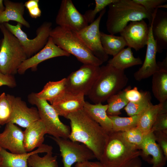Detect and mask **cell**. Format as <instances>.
Returning a JSON list of instances; mask_svg holds the SVG:
<instances>
[{
  "label": "cell",
  "mask_w": 167,
  "mask_h": 167,
  "mask_svg": "<svg viewBox=\"0 0 167 167\" xmlns=\"http://www.w3.org/2000/svg\"><path fill=\"white\" fill-rule=\"evenodd\" d=\"M71 133L68 139L82 143L89 148L99 161L108 133L83 109L70 114Z\"/></svg>",
  "instance_id": "obj_1"
},
{
  "label": "cell",
  "mask_w": 167,
  "mask_h": 167,
  "mask_svg": "<svg viewBox=\"0 0 167 167\" xmlns=\"http://www.w3.org/2000/svg\"><path fill=\"white\" fill-rule=\"evenodd\" d=\"M108 6L106 26L110 34L120 33L129 22L147 19L149 25L152 20L153 14L132 0H117Z\"/></svg>",
  "instance_id": "obj_2"
},
{
  "label": "cell",
  "mask_w": 167,
  "mask_h": 167,
  "mask_svg": "<svg viewBox=\"0 0 167 167\" xmlns=\"http://www.w3.org/2000/svg\"><path fill=\"white\" fill-rule=\"evenodd\" d=\"M128 80L124 70L108 63L100 67L99 74L87 96L94 104L102 103L123 90Z\"/></svg>",
  "instance_id": "obj_3"
},
{
  "label": "cell",
  "mask_w": 167,
  "mask_h": 167,
  "mask_svg": "<svg viewBox=\"0 0 167 167\" xmlns=\"http://www.w3.org/2000/svg\"><path fill=\"white\" fill-rule=\"evenodd\" d=\"M141 155L123 137L121 132L108 133L103 152L99 160L105 167H127Z\"/></svg>",
  "instance_id": "obj_4"
},
{
  "label": "cell",
  "mask_w": 167,
  "mask_h": 167,
  "mask_svg": "<svg viewBox=\"0 0 167 167\" xmlns=\"http://www.w3.org/2000/svg\"><path fill=\"white\" fill-rule=\"evenodd\" d=\"M0 29L3 36L0 41V71L13 75L27 57L18 40L3 24H1Z\"/></svg>",
  "instance_id": "obj_5"
},
{
  "label": "cell",
  "mask_w": 167,
  "mask_h": 167,
  "mask_svg": "<svg viewBox=\"0 0 167 167\" xmlns=\"http://www.w3.org/2000/svg\"><path fill=\"white\" fill-rule=\"evenodd\" d=\"M50 36L54 44L83 64L100 66L103 63L95 56L73 32L58 26L52 29Z\"/></svg>",
  "instance_id": "obj_6"
},
{
  "label": "cell",
  "mask_w": 167,
  "mask_h": 167,
  "mask_svg": "<svg viewBox=\"0 0 167 167\" xmlns=\"http://www.w3.org/2000/svg\"><path fill=\"white\" fill-rule=\"evenodd\" d=\"M28 100L31 104L37 107L40 120L45 126L47 134L55 138L68 139L70 127L60 121L59 115L51 104L37 97L34 92L28 95Z\"/></svg>",
  "instance_id": "obj_7"
},
{
  "label": "cell",
  "mask_w": 167,
  "mask_h": 167,
  "mask_svg": "<svg viewBox=\"0 0 167 167\" xmlns=\"http://www.w3.org/2000/svg\"><path fill=\"white\" fill-rule=\"evenodd\" d=\"M6 28L18 40L23 48L27 58L32 57L42 49L46 44L52 29V23L45 21L37 29L36 36L33 39L28 38L22 30V25L17 23L13 25L8 23L3 24Z\"/></svg>",
  "instance_id": "obj_8"
},
{
  "label": "cell",
  "mask_w": 167,
  "mask_h": 167,
  "mask_svg": "<svg viewBox=\"0 0 167 167\" xmlns=\"http://www.w3.org/2000/svg\"><path fill=\"white\" fill-rule=\"evenodd\" d=\"M100 69V66L83 64L66 78V91L87 96L99 74Z\"/></svg>",
  "instance_id": "obj_9"
},
{
  "label": "cell",
  "mask_w": 167,
  "mask_h": 167,
  "mask_svg": "<svg viewBox=\"0 0 167 167\" xmlns=\"http://www.w3.org/2000/svg\"><path fill=\"white\" fill-rule=\"evenodd\" d=\"M58 146L63 167H71L75 163L96 158L93 152L87 146L68 139L51 136Z\"/></svg>",
  "instance_id": "obj_10"
},
{
  "label": "cell",
  "mask_w": 167,
  "mask_h": 167,
  "mask_svg": "<svg viewBox=\"0 0 167 167\" xmlns=\"http://www.w3.org/2000/svg\"><path fill=\"white\" fill-rule=\"evenodd\" d=\"M105 11V8L100 12L98 17L92 22L80 31L73 32L93 55L103 63L108 60L109 55L105 53L101 45L99 26Z\"/></svg>",
  "instance_id": "obj_11"
},
{
  "label": "cell",
  "mask_w": 167,
  "mask_h": 167,
  "mask_svg": "<svg viewBox=\"0 0 167 167\" xmlns=\"http://www.w3.org/2000/svg\"><path fill=\"white\" fill-rule=\"evenodd\" d=\"M61 28L73 32H79L88 25L84 15L77 10L71 0H62L55 19Z\"/></svg>",
  "instance_id": "obj_12"
},
{
  "label": "cell",
  "mask_w": 167,
  "mask_h": 167,
  "mask_svg": "<svg viewBox=\"0 0 167 167\" xmlns=\"http://www.w3.org/2000/svg\"><path fill=\"white\" fill-rule=\"evenodd\" d=\"M149 26L144 20L130 22L119 33L127 46L138 51L147 45Z\"/></svg>",
  "instance_id": "obj_13"
},
{
  "label": "cell",
  "mask_w": 167,
  "mask_h": 167,
  "mask_svg": "<svg viewBox=\"0 0 167 167\" xmlns=\"http://www.w3.org/2000/svg\"><path fill=\"white\" fill-rule=\"evenodd\" d=\"M70 55V54L56 45L49 36L46 44L42 49L22 63L18 68L17 73L22 75L30 69L35 71L38 65L46 60L56 57H69Z\"/></svg>",
  "instance_id": "obj_14"
},
{
  "label": "cell",
  "mask_w": 167,
  "mask_h": 167,
  "mask_svg": "<svg viewBox=\"0 0 167 167\" xmlns=\"http://www.w3.org/2000/svg\"><path fill=\"white\" fill-rule=\"evenodd\" d=\"M12 113L9 122L27 128L33 122L40 119L36 108H29L19 97L11 95Z\"/></svg>",
  "instance_id": "obj_15"
},
{
  "label": "cell",
  "mask_w": 167,
  "mask_h": 167,
  "mask_svg": "<svg viewBox=\"0 0 167 167\" xmlns=\"http://www.w3.org/2000/svg\"><path fill=\"white\" fill-rule=\"evenodd\" d=\"M149 33L145 59L142 66L135 72L134 77L137 81L147 78L159 70L156 62V45L152 33V22L148 26Z\"/></svg>",
  "instance_id": "obj_16"
},
{
  "label": "cell",
  "mask_w": 167,
  "mask_h": 167,
  "mask_svg": "<svg viewBox=\"0 0 167 167\" xmlns=\"http://www.w3.org/2000/svg\"><path fill=\"white\" fill-rule=\"evenodd\" d=\"M24 131L14 124L8 122L0 133V147L9 150L12 153L27 152L24 144Z\"/></svg>",
  "instance_id": "obj_17"
},
{
  "label": "cell",
  "mask_w": 167,
  "mask_h": 167,
  "mask_svg": "<svg viewBox=\"0 0 167 167\" xmlns=\"http://www.w3.org/2000/svg\"><path fill=\"white\" fill-rule=\"evenodd\" d=\"M84 95L66 91L51 105L59 116L67 118L70 114L82 109L85 101Z\"/></svg>",
  "instance_id": "obj_18"
},
{
  "label": "cell",
  "mask_w": 167,
  "mask_h": 167,
  "mask_svg": "<svg viewBox=\"0 0 167 167\" xmlns=\"http://www.w3.org/2000/svg\"><path fill=\"white\" fill-rule=\"evenodd\" d=\"M53 148L52 146L43 144L34 151L16 154L8 152L0 147L1 156L0 167H28V160L30 156L35 153L52 152Z\"/></svg>",
  "instance_id": "obj_19"
},
{
  "label": "cell",
  "mask_w": 167,
  "mask_h": 167,
  "mask_svg": "<svg viewBox=\"0 0 167 167\" xmlns=\"http://www.w3.org/2000/svg\"><path fill=\"white\" fill-rule=\"evenodd\" d=\"M140 150L143 158L148 161L149 156H152L150 163L151 167H163L166 164L167 159L161 148L156 141L153 132L145 134Z\"/></svg>",
  "instance_id": "obj_20"
},
{
  "label": "cell",
  "mask_w": 167,
  "mask_h": 167,
  "mask_svg": "<svg viewBox=\"0 0 167 167\" xmlns=\"http://www.w3.org/2000/svg\"><path fill=\"white\" fill-rule=\"evenodd\" d=\"M152 33L157 52L167 48V12L156 9L153 14Z\"/></svg>",
  "instance_id": "obj_21"
},
{
  "label": "cell",
  "mask_w": 167,
  "mask_h": 167,
  "mask_svg": "<svg viewBox=\"0 0 167 167\" xmlns=\"http://www.w3.org/2000/svg\"><path fill=\"white\" fill-rule=\"evenodd\" d=\"M24 134V148L27 152H30L43 144L44 135L47 132L45 125L40 119L26 128Z\"/></svg>",
  "instance_id": "obj_22"
},
{
  "label": "cell",
  "mask_w": 167,
  "mask_h": 167,
  "mask_svg": "<svg viewBox=\"0 0 167 167\" xmlns=\"http://www.w3.org/2000/svg\"><path fill=\"white\" fill-rule=\"evenodd\" d=\"M167 112V101L153 105L151 103L139 114L137 127L144 134L150 132L159 114Z\"/></svg>",
  "instance_id": "obj_23"
},
{
  "label": "cell",
  "mask_w": 167,
  "mask_h": 167,
  "mask_svg": "<svg viewBox=\"0 0 167 167\" xmlns=\"http://www.w3.org/2000/svg\"><path fill=\"white\" fill-rule=\"evenodd\" d=\"M5 9L0 14V24L10 21L17 22L27 28L30 25L24 17L25 6L22 2H15L9 0L3 1Z\"/></svg>",
  "instance_id": "obj_24"
},
{
  "label": "cell",
  "mask_w": 167,
  "mask_h": 167,
  "mask_svg": "<svg viewBox=\"0 0 167 167\" xmlns=\"http://www.w3.org/2000/svg\"><path fill=\"white\" fill-rule=\"evenodd\" d=\"M107 104L101 103L92 104L85 102L83 109L108 133L112 131L111 119L107 113Z\"/></svg>",
  "instance_id": "obj_25"
},
{
  "label": "cell",
  "mask_w": 167,
  "mask_h": 167,
  "mask_svg": "<svg viewBox=\"0 0 167 167\" xmlns=\"http://www.w3.org/2000/svg\"><path fill=\"white\" fill-rule=\"evenodd\" d=\"M108 63L118 69L124 70L132 66L142 64L143 61L139 57H134L131 48L128 47L109 60Z\"/></svg>",
  "instance_id": "obj_26"
},
{
  "label": "cell",
  "mask_w": 167,
  "mask_h": 167,
  "mask_svg": "<svg viewBox=\"0 0 167 167\" xmlns=\"http://www.w3.org/2000/svg\"><path fill=\"white\" fill-rule=\"evenodd\" d=\"M66 78L56 81H49L40 92L35 93L38 98L49 101L51 104L66 91Z\"/></svg>",
  "instance_id": "obj_27"
},
{
  "label": "cell",
  "mask_w": 167,
  "mask_h": 167,
  "mask_svg": "<svg viewBox=\"0 0 167 167\" xmlns=\"http://www.w3.org/2000/svg\"><path fill=\"white\" fill-rule=\"evenodd\" d=\"M152 76L153 94L160 103H164L167 101V70L160 69Z\"/></svg>",
  "instance_id": "obj_28"
},
{
  "label": "cell",
  "mask_w": 167,
  "mask_h": 167,
  "mask_svg": "<svg viewBox=\"0 0 167 167\" xmlns=\"http://www.w3.org/2000/svg\"><path fill=\"white\" fill-rule=\"evenodd\" d=\"M100 36L102 47L108 55L114 57L127 46L125 41L121 36L108 34L101 32Z\"/></svg>",
  "instance_id": "obj_29"
},
{
  "label": "cell",
  "mask_w": 167,
  "mask_h": 167,
  "mask_svg": "<svg viewBox=\"0 0 167 167\" xmlns=\"http://www.w3.org/2000/svg\"><path fill=\"white\" fill-rule=\"evenodd\" d=\"M127 87L110 96L106 101L108 104L107 113L109 116H118L120 110L129 102L125 97Z\"/></svg>",
  "instance_id": "obj_30"
},
{
  "label": "cell",
  "mask_w": 167,
  "mask_h": 167,
  "mask_svg": "<svg viewBox=\"0 0 167 167\" xmlns=\"http://www.w3.org/2000/svg\"><path fill=\"white\" fill-rule=\"evenodd\" d=\"M109 116L111 121L112 131L123 132L137 126L139 114L127 117L119 116Z\"/></svg>",
  "instance_id": "obj_31"
},
{
  "label": "cell",
  "mask_w": 167,
  "mask_h": 167,
  "mask_svg": "<svg viewBox=\"0 0 167 167\" xmlns=\"http://www.w3.org/2000/svg\"><path fill=\"white\" fill-rule=\"evenodd\" d=\"M38 153L30 156L28 160L29 167H58L57 156H53V152L46 153L43 157H40Z\"/></svg>",
  "instance_id": "obj_32"
},
{
  "label": "cell",
  "mask_w": 167,
  "mask_h": 167,
  "mask_svg": "<svg viewBox=\"0 0 167 167\" xmlns=\"http://www.w3.org/2000/svg\"><path fill=\"white\" fill-rule=\"evenodd\" d=\"M152 96L150 92L143 91V95L139 101L135 102H129L124 109L129 116L138 115L152 103Z\"/></svg>",
  "instance_id": "obj_33"
},
{
  "label": "cell",
  "mask_w": 167,
  "mask_h": 167,
  "mask_svg": "<svg viewBox=\"0 0 167 167\" xmlns=\"http://www.w3.org/2000/svg\"><path fill=\"white\" fill-rule=\"evenodd\" d=\"M12 111L11 95L3 92L0 95V126L10 122Z\"/></svg>",
  "instance_id": "obj_34"
},
{
  "label": "cell",
  "mask_w": 167,
  "mask_h": 167,
  "mask_svg": "<svg viewBox=\"0 0 167 167\" xmlns=\"http://www.w3.org/2000/svg\"><path fill=\"white\" fill-rule=\"evenodd\" d=\"M125 140L138 150H140L144 134L137 126L121 132Z\"/></svg>",
  "instance_id": "obj_35"
},
{
  "label": "cell",
  "mask_w": 167,
  "mask_h": 167,
  "mask_svg": "<svg viewBox=\"0 0 167 167\" xmlns=\"http://www.w3.org/2000/svg\"><path fill=\"white\" fill-rule=\"evenodd\" d=\"M117 0H95V6L93 10L86 11L84 14L88 23H91L94 20L96 15L100 12L110 4Z\"/></svg>",
  "instance_id": "obj_36"
},
{
  "label": "cell",
  "mask_w": 167,
  "mask_h": 167,
  "mask_svg": "<svg viewBox=\"0 0 167 167\" xmlns=\"http://www.w3.org/2000/svg\"><path fill=\"white\" fill-rule=\"evenodd\" d=\"M142 6L149 13L152 14L160 6L167 2V0H132Z\"/></svg>",
  "instance_id": "obj_37"
},
{
  "label": "cell",
  "mask_w": 167,
  "mask_h": 167,
  "mask_svg": "<svg viewBox=\"0 0 167 167\" xmlns=\"http://www.w3.org/2000/svg\"><path fill=\"white\" fill-rule=\"evenodd\" d=\"M156 131L167 133V112L161 113L158 115L151 132Z\"/></svg>",
  "instance_id": "obj_38"
},
{
  "label": "cell",
  "mask_w": 167,
  "mask_h": 167,
  "mask_svg": "<svg viewBox=\"0 0 167 167\" xmlns=\"http://www.w3.org/2000/svg\"><path fill=\"white\" fill-rule=\"evenodd\" d=\"M39 0H29L24 3L25 7L28 10L30 16L32 18L36 19L40 17L41 11L39 7Z\"/></svg>",
  "instance_id": "obj_39"
},
{
  "label": "cell",
  "mask_w": 167,
  "mask_h": 167,
  "mask_svg": "<svg viewBox=\"0 0 167 167\" xmlns=\"http://www.w3.org/2000/svg\"><path fill=\"white\" fill-rule=\"evenodd\" d=\"M143 95V91H139L136 87L133 88L129 86L127 87L125 97L129 102H135L140 100Z\"/></svg>",
  "instance_id": "obj_40"
},
{
  "label": "cell",
  "mask_w": 167,
  "mask_h": 167,
  "mask_svg": "<svg viewBox=\"0 0 167 167\" xmlns=\"http://www.w3.org/2000/svg\"><path fill=\"white\" fill-rule=\"evenodd\" d=\"M153 132L156 141L167 159V133L161 131H156Z\"/></svg>",
  "instance_id": "obj_41"
},
{
  "label": "cell",
  "mask_w": 167,
  "mask_h": 167,
  "mask_svg": "<svg viewBox=\"0 0 167 167\" xmlns=\"http://www.w3.org/2000/svg\"><path fill=\"white\" fill-rule=\"evenodd\" d=\"M16 85V82L13 75H5L0 71V86H6L13 88Z\"/></svg>",
  "instance_id": "obj_42"
},
{
  "label": "cell",
  "mask_w": 167,
  "mask_h": 167,
  "mask_svg": "<svg viewBox=\"0 0 167 167\" xmlns=\"http://www.w3.org/2000/svg\"><path fill=\"white\" fill-rule=\"evenodd\" d=\"M157 64L159 70L162 69L167 70V56L162 62H159L157 63Z\"/></svg>",
  "instance_id": "obj_43"
},
{
  "label": "cell",
  "mask_w": 167,
  "mask_h": 167,
  "mask_svg": "<svg viewBox=\"0 0 167 167\" xmlns=\"http://www.w3.org/2000/svg\"><path fill=\"white\" fill-rule=\"evenodd\" d=\"M141 163L139 158H137L131 162L127 167H140Z\"/></svg>",
  "instance_id": "obj_44"
},
{
  "label": "cell",
  "mask_w": 167,
  "mask_h": 167,
  "mask_svg": "<svg viewBox=\"0 0 167 167\" xmlns=\"http://www.w3.org/2000/svg\"><path fill=\"white\" fill-rule=\"evenodd\" d=\"M75 167H92L90 161H86L76 163Z\"/></svg>",
  "instance_id": "obj_45"
},
{
  "label": "cell",
  "mask_w": 167,
  "mask_h": 167,
  "mask_svg": "<svg viewBox=\"0 0 167 167\" xmlns=\"http://www.w3.org/2000/svg\"><path fill=\"white\" fill-rule=\"evenodd\" d=\"M92 167H105L100 161L90 162Z\"/></svg>",
  "instance_id": "obj_46"
},
{
  "label": "cell",
  "mask_w": 167,
  "mask_h": 167,
  "mask_svg": "<svg viewBox=\"0 0 167 167\" xmlns=\"http://www.w3.org/2000/svg\"><path fill=\"white\" fill-rule=\"evenodd\" d=\"M5 9V7L4 6L3 1L0 0V14L4 11Z\"/></svg>",
  "instance_id": "obj_47"
},
{
  "label": "cell",
  "mask_w": 167,
  "mask_h": 167,
  "mask_svg": "<svg viewBox=\"0 0 167 167\" xmlns=\"http://www.w3.org/2000/svg\"><path fill=\"white\" fill-rule=\"evenodd\" d=\"M1 155L0 153V163L1 162Z\"/></svg>",
  "instance_id": "obj_48"
},
{
  "label": "cell",
  "mask_w": 167,
  "mask_h": 167,
  "mask_svg": "<svg viewBox=\"0 0 167 167\" xmlns=\"http://www.w3.org/2000/svg\"><path fill=\"white\" fill-rule=\"evenodd\" d=\"M0 27H1V24H0Z\"/></svg>",
  "instance_id": "obj_49"
},
{
  "label": "cell",
  "mask_w": 167,
  "mask_h": 167,
  "mask_svg": "<svg viewBox=\"0 0 167 167\" xmlns=\"http://www.w3.org/2000/svg\"></svg>",
  "instance_id": "obj_50"
},
{
  "label": "cell",
  "mask_w": 167,
  "mask_h": 167,
  "mask_svg": "<svg viewBox=\"0 0 167 167\" xmlns=\"http://www.w3.org/2000/svg\"></svg>",
  "instance_id": "obj_51"
}]
</instances>
